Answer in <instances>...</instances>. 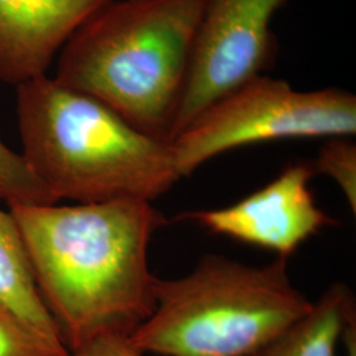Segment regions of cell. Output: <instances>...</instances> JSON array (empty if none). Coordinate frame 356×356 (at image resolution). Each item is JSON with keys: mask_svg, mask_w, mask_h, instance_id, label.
<instances>
[{"mask_svg": "<svg viewBox=\"0 0 356 356\" xmlns=\"http://www.w3.org/2000/svg\"><path fill=\"white\" fill-rule=\"evenodd\" d=\"M10 213L69 351L104 332L131 335L152 314L148 251L166 225L152 202L10 204Z\"/></svg>", "mask_w": 356, "mask_h": 356, "instance_id": "obj_1", "label": "cell"}, {"mask_svg": "<svg viewBox=\"0 0 356 356\" xmlns=\"http://www.w3.org/2000/svg\"><path fill=\"white\" fill-rule=\"evenodd\" d=\"M201 19L202 0H113L67 40L54 78L170 143Z\"/></svg>", "mask_w": 356, "mask_h": 356, "instance_id": "obj_2", "label": "cell"}, {"mask_svg": "<svg viewBox=\"0 0 356 356\" xmlns=\"http://www.w3.org/2000/svg\"><path fill=\"white\" fill-rule=\"evenodd\" d=\"M17 119L22 154L57 202H152L181 179L169 141L56 78L17 86Z\"/></svg>", "mask_w": 356, "mask_h": 356, "instance_id": "obj_3", "label": "cell"}, {"mask_svg": "<svg viewBox=\"0 0 356 356\" xmlns=\"http://www.w3.org/2000/svg\"><path fill=\"white\" fill-rule=\"evenodd\" d=\"M153 297L152 314L129 339L157 356L248 355L313 306L282 257L257 267L206 254L182 277H156Z\"/></svg>", "mask_w": 356, "mask_h": 356, "instance_id": "obj_4", "label": "cell"}, {"mask_svg": "<svg viewBox=\"0 0 356 356\" xmlns=\"http://www.w3.org/2000/svg\"><path fill=\"white\" fill-rule=\"evenodd\" d=\"M355 134L354 94L338 88L298 91L286 81L261 74L210 104L170 144L184 178L218 154L244 145Z\"/></svg>", "mask_w": 356, "mask_h": 356, "instance_id": "obj_5", "label": "cell"}, {"mask_svg": "<svg viewBox=\"0 0 356 356\" xmlns=\"http://www.w3.org/2000/svg\"><path fill=\"white\" fill-rule=\"evenodd\" d=\"M288 0H202L191 74L170 141L210 104L276 64L270 23Z\"/></svg>", "mask_w": 356, "mask_h": 356, "instance_id": "obj_6", "label": "cell"}, {"mask_svg": "<svg viewBox=\"0 0 356 356\" xmlns=\"http://www.w3.org/2000/svg\"><path fill=\"white\" fill-rule=\"evenodd\" d=\"M314 176L310 163H297L236 204L185 213L177 220H193L211 234L289 259L307 239L337 225L314 200L310 189Z\"/></svg>", "mask_w": 356, "mask_h": 356, "instance_id": "obj_7", "label": "cell"}, {"mask_svg": "<svg viewBox=\"0 0 356 356\" xmlns=\"http://www.w3.org/2000/svg\"><path fill=\"white\" fill-rule=\"evenodd\" d=\"M113 0H0V79L20 86L47 76L76 29Z\"/></svg>", "mask_w": 356, "mask_h": 356, "instance_id": "obj_8", "label": "cell"}, {"mask_svg": "<svg viewBox=\"0 0 356 356\" xmlns=\"http://www.w3.org/2000/svg\"><path fill=\"white\" fill-rule=\"evenodd\" d=\"M0 309L10 313L60 355H69L63 334L45 305L13 214L0 210Z\"/></svg>", "mask_w": 356, "mask_h": 356, "instance_id": "obj_9", "label": "cell"}, {"mask_svg": "<svg viewBox=\"0 0 356 356\" xmlns=\"http://www.w3.org/2000/svg\"><path fill=\"white\" fill-rule=\"evenodd\" d=\"M354 322L355 297L348 286L337 282L305 316L245 356H337L344 332Z\"/></svg>", "mask_w": 356, "mask_h": 356, "instance_id": "obj_10", "label": "cell"}, {"mask_svg": "<svg viewBox=\"0 0 356 356\" xmlns=\"http://www.w3.org/2000/svg\"><path fill=\"white\" fill-rule=\"evenodd\" d=\"M0 200L10 204H57L36 177L23 154L13 152L0 139Z\"/></svg>", "mask_w": 356, "mask_h": 356, "instance_id": "obj_11", "label": "cell"}, {"mask_svg": "<svg viewBox=\"0 0 356 356\" xmlns=\"http://www.w3.org/2000/svg\"><path fill=\"white\" fill-rule=\"evenodd\" d=\"M314 175H323L337 182L356 213V145L351 138H330L319 149L318 156L310 163Z\"/></svg>", "mask_w": 356, "mask_h": 356, "instance_id": "obj_12", "label": "cell"}, {"mask_svg": "<svg viewBox=\"0 0 356 356\" xmlns=\"http://www.w3.org/2000/svg\"><path fill=\"white\" fill-rule=\"evenodd\" d=\"M0 356H63L0 309Z\"/></svg>", "mask_w": 356, "mask_h": 356, "instance_id": "obj_13", "label": "cell"}, {"mask_svg": "<svg viewBox=\"0 0 356 356\" xmlns=\"http://www.w3.org/2000/svg\"><path fill=\"white\" fill-rule=\"evenodd\" d=\"M67 356H147L136 348L129 335L122 332H104L69 351Z\"/></svg>", "mask_w": 356, "mask_h": 356, "instance_id": "obj_14", "label": "cell"}, {"mask_svg": "<svg viewBox=\"0 0 356 356\" xmlns=\"http://www.w3.org/2000/svg\"><path fill=\"white\" fill-rule=\"evenodd\" d=\"M342 342L346 348V356H356V322L348 326Z\"/></svg>", "mask_w": 356, "mask_h": 356, "instance_id": "obj_15", "label": "cell"}]
</instances>
